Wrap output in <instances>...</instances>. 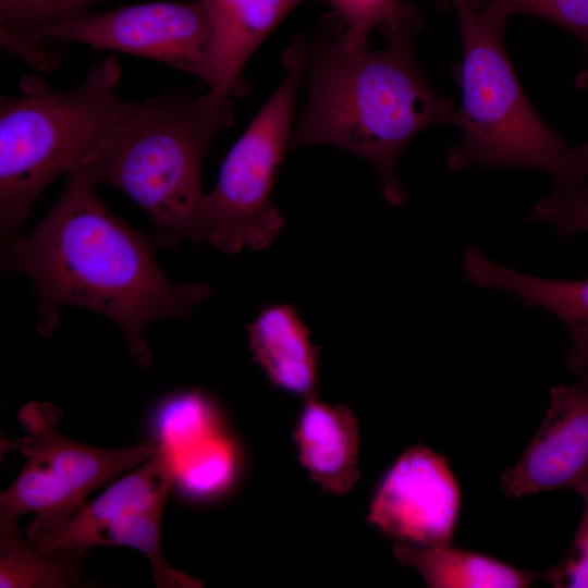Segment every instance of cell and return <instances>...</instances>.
Masks as SVG:
<instances>
[{
  "mask_svg": "<svg viewBox=\"0 0 588 588\" xmlns=\"http://www.w3.org/2000/svg\"><path fill=\"white\" fill-rule=\"evenodd\" d=\"M95 188L77 169L69 172L62 195L36 229L7 245V264L33 282L42 336L54 333L61 306L82 307L119 323L133 359L145 368L152 362L149 324L187 319L211 291L170 281L150 243L113 215Z\"/></svg>",
  "mask_w": 588,
  "mask_h": 588,
  "instance_id": "6da1fadb",
  "label": "cell"
},
{
  "mask_svg": "<svg viewBox=\"0 0 588 588\" xmlns=\"http://www.w3.org/2000/svg\"><path fill=\"white\" fill-rule=\"evenodd\" d=\"M420 23L385 33L387 45L377 50L346 46L342 24L327 27L308 49V100L289 146L326 144L363 158L393 207L408 199L399 163L409 142L426 127L458 123L454 99L438 93L417 62L413 38Z\"/></svg>",
  "mask_w": 588,
  "mask_h": 588,
  "instance_id": "7a4b0ae2",
  "label": "cell"
},
{
  "mask_svg": "<svg viewBox=\"0 0 588 588\" xmlns=\"http://www.w3.org/2000/svg\"><path fill=\"white\" fill-rule=\"evenodd\" d=\"M234 121L232 101L210 89L134 102L97 151L77 169L95 186L127 194L172 243L204 242L201 163Z\"/></svg>",
  "mask_w": 588,
  "mask_h": 588,
  "instance_id": "3957f363",
  "label": "cell"
},
{
  "mask_svg": "<svg viewBox=\"0 0 588 588\" xmlns=\"http://www.w3.org/2000/svg\"><path fill=\"white\" fill-rule=\"evenodd\" d=\"M451 4L462 39V58L452 70L461 90L462 138L448 150V169L522 167L549 174L553 188L588 186V144H566L530 103L505 50L507 19L464 0Z\"/></svg>",
  "mask_w": 588,
  "mask_h": 588,
  "instance_id": "277c9868",
  "label": "cell"
},
{
  "mask_svg": "<svg viewBox=\"0 0 588 588\" xmlns=\"http://www.w3.org/2000/svg\"><path fill=\"white\" fill-rule=\"evenodd\" d=\"M122 69L109 57L86 81L57 90L40 79L0 101V224L23 221L34 201L57 177L85 163L130 112L134 102L118 93Z\"/></svg>",
  "mask_w": 588,
  "mask_h": 588,
  "instance_id": "5b68a950",
  "label": "cell"
},
{
  "mask_svg": "<svg viewBox=\"0 0 588 588\" xmlns=\"http://www.w3.org/2000/svg\"><path fill=\"white\" fill-rule=\"evenodd\" d=\"M308 46L296 37L282 56L285 76L226 155L201 209L204 242L233 254L268 248L282 232L283 213L271 192L290 146L297 89Z\"/></svg>",
  "mask_w": 588,
  "mask_h": 588,
  "instance_id": "8992f818",
  "label": "cell"
},
{
  "mask_svg": "<svg viewBox=\"0 0 588 588\" xmlns=\"http://www.w3.org/2000/svg\"><path fill=\"white\" fill-rule=\"evenodd\" d=\"M63 412L51 402H29L17 414L26 436L5 440L26 463L0 494V520L34 514L24 535L30 542L61 528L98 488L151 457L158 443L105 449L77 442L58 426Z\"/></svg>",
  "mask_w": 588,
  "mask_h": 588,
  "instance_id": "52a82bcc",
  "label": "cell"
},
{
  "mask_svg": "<svg viewBox=\"0 0 588 588\" xmlns=\"http://www.w3.org/2000/svg\"><path fill=\"white\" fill-rule=\"evenodd\" d=\"M69 42L149 58L201 79L211 25L201 0L155 1L44 25L11 42L8 50L30 66L48 70L60 58L59 47Z\"/></svg>",
  "mask_w": 588,
  "mask_h": 588,
  "instance_id": "ba28073f",
  "label": "cell"
},
{
  "mask_svg": "<svg viewBox=\"0 0 588 588\" xmlns=\"http://www.w3.org/2000/svg\"><path fill=\"white\" fill-rule=\"evenodd\" d=\"M177 475L176 455L158 443L151 457L112 481L99 497L85 502L61 528L34 544L44 551L130 547L149 561L156 587H203L196 578L170 566L162 554L161 519Z\"/></svg>",
  "mask_w": 588,
  "mask_h": 588,
  "instance_id": "9c48e42d",
  "label": "cell"
},
{
  "mask_svg": "<svg viewBox=\"0 0 588 588\" xmlns=\"http://www.w3.org/2000/svg\"><path fill=\"white\" fill-rule=\"evenodd\" d=\"M458 485L445 458L427 446L407 449L383 477L367 520L396 539L426 547L451 543Z\"/></svg>",
  "mask_w": 588,
  "mask_h": 588,
  "instance_id": "30bf717a",
  "label": "cell"
},
{
  "mask_svg": "<svg viewBox=\"0 0 588 588\" xmlns=\"http://www.w3.org/2000/svg\"><path fill=\"white\" fill-rule=\"evenodd\" d=\"M588 475V383L555 387L543 422L514 466L501 478L513 498L575 489Z\"/></svg>",
  "mask_w": 588,
  "mask_h": 588,
  "instance_id": "8fae6325",
  "label": "cell"
},
{
  "mask_svg": "<svg viewBox=\"0 0 588 588\" xmlns=\"http://www.w3.org/2000/svg\"><path fill=\"white\" fill-rule=\"evenodd\" d=\"M211 25V42L201 81L231 97L244 91L243 69L273 28L308 0H201Z\"/></svg>",
  "mask_w": 588,
  "mask_h": 588,
  "instance_id": "7c38bea8",
  "label": "cell"
},
{
  "mask_svg": "<svg viewBox=\"0 0 588 588\" xmlns=\"http://www.w3.org/2000/svg\"><path fill=\"white\" fill-rule=\"evenodd\" d=\"M358 430L347 405L306 399L294 437L302 465L322 491L344 495L359 479Z\"/></svg>",
  "mask_w": 588,
  "mask_h": 588,
  "instance_id": "4fadbf2b",
  "label": "cell"
},
{
  "mask_svg": "<svg viewBox=\"0 0 588 588\" xmlns=\"http://www.w3.org/2000/svg\"><path fill=\"white\" fill-rule=\"evenodd\" d=\"M246 332L253 360L272 385L305 399L316 396L319 348L293 306L267 305Z\"/></svg>",
  "mask_w": 588,
  "mask_h": 588,
  "instance_id": "5bb4252c",
  "label": "cell"
},
{
  "mask_svg": "<svg viewBox=\"0 0 588 588\" xmlns=\"http://www.w3.org/2000/svg\"><path fill=\"white\" fill-rule=\"evenodd\" d=\"M462 270L478 287L510 293L528 307L543 308L563 322L572 348H588V277L580 280L550 279L500 265L478 247H466Z\"/></svg>",
  "mask_w": 588,
  "mask_h": 588,
  "instance_id": "9a60e30c",
  "label": "cell"
},
{
  "mask_svg": "<svg viewBox=\"0 0 588 588\" xmlns=\"http://www.w3.org/2000/svg\"><path fill=\"white\" fill-rule=\"evenodd\" d=\"M448 546H419L399 542L395 558L412 566L432 588H524L536 576L491 556Z\"/></svg>",
  "mask_w": 588,
  "mask_h": 588,
  "instance_id": "2e32d148",
  "label": "cell"
},
{
  "mask_svg": "<svg viewBox=\"0 0 588 588\" xmlns=\"http://www.w3.org/2000/svg\"><path fill=\"white\" fill-rule=\"evenodd\" d=\"M86 556L83 549L40 550L17 519L0 520V588L102 587L83 572Z\"/></svg>",
  "mask_w": 588,
  "mask_h": 588,
  "instance_id": "e0dca14e",
  "label": "cell"
},
{
  "mask_svg": "<svg viewBox=\"0 0 588 588\" xmlns=\"http://www.w3.org/2000/svg\"><path fill=\"white\" fill-rule=\"evenodd\" d=\"M342 24L341 36L346 46L368 45L372 30L383 35L407 23L421 21L414 5L400 0H329Z\"/></svg>",
  "mask_w": 588,
  "mask_h": 588,
  "instance_id": "ac0fdd59",
  "label": "cell"
},
{
  "mask_svg": "<svg viewBox=\"0 0 588 588\" xmlns=\"http://www.w3.org/2000/svg\"><path fill=\"white\" fill-rule=\"evenodd\" d=\"M235 470L232 445L217 433L207 438L179 462V476L188 491L209 495L224 489Z\"/></svg>",
  "mask_w": 588,
  "mask_h": 588,
  "instance_id": "d6986e66",
  "label": "cell"
},
{
  "mask_svg": "<svg viewBox=\"0 0 588 588\" xmlns=\"http://www.w3.org/2000/svg\"><path fill=\"white\" fill-rule=\"evenodd\" d=\"M164 413L171 416V428L161 432L158 442L169 446L180 458L216 433L215 408L199 391L180 394L171 400Z\"/></svg>",
  "mask_w": 588,
  "mask_h": 588,
  "instance_id": "ffe728a7",
  "label": "cell"
},
{
  "mask_svg": "<svg viewBox=\"0 0 588 588\" xmlns=\"http://www.w3.org/2000/svg\"><path fill=\"white\" fill-rule=\"evenodd\" d=\"M98 0H0L2 47L36 28L89 12Z\"/></svg>",
  "mask_w": 588,
  "mask_h": 588,
  "instance_id": "44dd1931",
  "label": "cell"
},
{
  "mask_svg": "<svg viewBox=\"0 0 588 588\" xmlns=\"http://www.w3.org/2000/svg\"><path fill=\"white\" fill-rule=\"evenodd\" d=\"M453 1V0H452ZM509 19L528 14L544 19L575 35L588 51V0H464Z\"/></svg>",
  "mask_w": 588,
  "mask_h": 588,
  "instance_id": "7402d4cb",
  "label": "cell"
},
{
  "mask_svg": "<svg viewBox=\"0 0 588 588\" xmlns=\"http://www.w3.org/2000/svg\"><path fill=\"white\" fill-rule=\"evenodd\" d=\"M531 223H548L560 235L588 232V188L575 191L553 188L540 198L528 216Z\"/></svg>",
  "mask_w": 588,
  "mask_h": 588,
  "instance_id": "603a6c76",
  "label": "cell"
},
{
  "mask_svg": "<svg viewBox=\"0 0 588 588\" xmlns=\"http://www.w3.org/2000/svg\"><path fill=\"white\" fill-rule=\"evenodd\" d=\"M574 491L584 500L581 519L568 554L547 577L554 587L588 588V475Z\"/></svg>",
  "mask_w": 588,
  "mask_h": 588,
  "instance_id": "cb8c5ba5",
  "label": "cell"
},
{
  "mask_svg": "<svg viewBox=\"0 0 588 588\" xmlns=\"http://www.w3.org/2000/svg\"><path fill=\"white\" fill-rule=\"evenodd\" d=\"M568 368L588 383V348L572 350L567 356Z\"/></svg>",
  "mask_w": 588,
  "mask_h": 588,
  "instance_id": "d4e9b609",
  "label": "cell"
},
{
  "mask_svg": "<svg viewBox=\"0 0 588 588\" xmlns=\"http://www.w3.org/2000/svg\"><path fill=\"white\" fill-rule=\"evenodd\" d=\"M574 88L577 90H588V61L586 65L576 74L574 79Z\"/></svg>",
  "mask_w": 588,
  "mask_h": 588,
  "instance_id": "484cf974",
  "label": "cell"
},
{
  "mask_svg": "<svg viewBox=\"0 0 588 588\" xmlns=\"http://www.w3.org/2000/svg\"><path fill=\"white\" fill-rule=\"evenodd\" d=\"M439 1H440V4H441L442 7H448L449 4L452 3V0H439Z\"/></svg>",
  "mask_w": 588,
  "mask_h": 588,
  "instance_id": "4316f807",
  "label": "cell"
}]
</instances>
